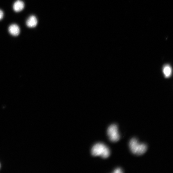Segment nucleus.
<instances>
[{
	"label": "nucleus",
	"instance_id": "1",
	"mask_svg": "<svg viewBox=\"0 0 173 173\" xmlns=\"http://www.w3.org/2000/svg\"><path fill=\"white\" fill-rule=\"evenodd\" d=\"M91 153L94 156H100L104 158H107L110 155L109 148L105 145L101 143H98L92 147Z\"/></svg>",
	"mask_w": 173,
	"mask_h": 173
},
{
	"label": "nucleus",
	"instance_id": "2",
	"mask_svg": "<svg viewBox=\"0 0 173 173\" xmlns=\"http://www.w3.org/2000/svg\"><path fill=\"white\" fill-rule=\"evenodd\" d=\"M130 149L131 152L137 155H141L147 150V147L144 144L139 143L138 140L135 138L132 139L129 143Z\"/></svg>",
	"mask_w": 173,
	"mask_h": 173
},
{
	"label": "nucleus",
	"instance_id": "3",
	"mask_svg": "<svg viewBox=\"0 0 173 173\" xmlns=\"http://www.w3.org/2000/svg\"><path fill=\"white\" fill-rule=\"evenodd\" d=\"M108 136L110 140L113 142H116L119 140L120 136L118 131V127L113 124L110 125L107 131Z\"/></svg>",
	"mask_w": 173,
	"mask_h": 173
},
{
	"label": "nucleus",
	"instance_id": "4",
	"mask_svg": "<svg viewBox=\"0 0 173 173\" xmlns=\"http://www.w3.org/2000/svg\"><path fill=\"white\" fill-rule=\"evenodd\" d=\"M9 32L12 35L16 36L20 33V29L19 26L16 24L11 25L9 27Z\"/></svg>",
	"mask_w": 173,
	"mask_h": 173
},
{
	"label": "nucleus",
	"instance_id": "5",
	"mask_svg": "<svg viewBox=\"0 0 173 173\" xmlns=\"http://www.w3.org/2000/svg\"><path fill=\"white\" fill-rule=\"evenodd\" d=\"M38 23V20L36 17L34 16H30L27 19L26 24L27 26L29 28L35 27Z\"/></svg>",
	"mask_w": 173,
	"mask_h": 173
},
{
	"label": "nucleus",
	"instance_id": "6",
	"mask_svg": "<svg viewBox=\"0 0 173 173\" xmlns=\"http://www.w3.org/2000/svg\"><path fill=\"white\" fill-rule=\"evenodd\" d=\"M24 2L21 0H17L14 4L13 8L16 12H19L22 11L24 8Z\"/></svg>",
	"mask_w": 173,
	"mask_h": 173
},
{
	"label": "nucleus",
	"instance_id": "7",
	"mask_svg": "<svg viewBox=\"0 0 173 173\" xmlns=\"http://www.w3.org/2000/svg\"><path fill=\"white\" fill-rule=\"evenodd\" d=\"M163 73L166 77H169L171 75L172 70L171 68L169 65H165L163 70Z\"/></svg>",
	"mask_w": 173,
	"mask_h": 173
},
{
	"label": "nucleus",
	"instance_id": "8",
	"mask_svg": "<svg viewBox=\"0 0 173 173\" xmlns=\"http://www.w3.org/2000/svg\"><path fill=\"white\" fill-rule=\"evenodd\" d=\"M115 173H122V170L120 168H117L116 169L114 172Z\"/></svg>",
	"mask_w": 173,
	"mask_h": 173
},
{
	"label": "nucleus",
	"instance_id": "9",
	"mask_svg": "<svg viewBox=\"0 0 173 173\" xmlns=\"http://www.w3.org/2000/svg\"><path fill=\"white\" fill-rule=\"evenodd\" d=\"M4 16V13L2 10L0 9V20L2 19Z\"/></svg>",
	"mask_w": 173,
	"mask_h": 173
}]
</instances>
